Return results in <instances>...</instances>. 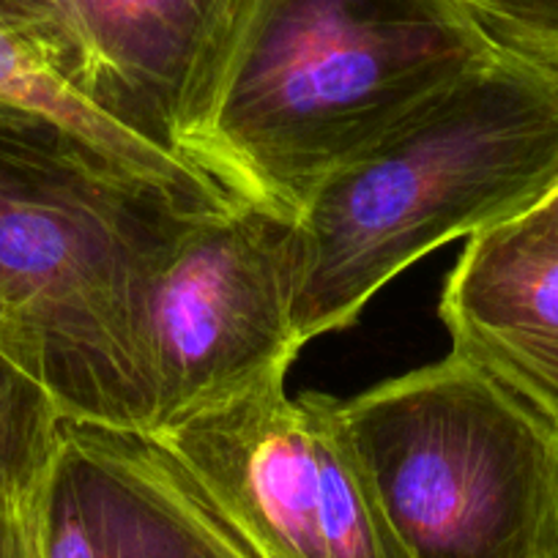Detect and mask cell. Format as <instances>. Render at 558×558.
Masks as SVG:
<instances>
[{
    "mask_svg": "<svg viewBox=\"0 0 558 558\" xmlns=\"http://www.w3.org/2000/svg\"><path fill=\"white\" fill-rule=\"evenodd\" d=\"M507 50L558 69V0H454Z\"/></svg>",
    "mask_w": 558,
    "mask_h": 558,
    "instance_id": "cell-12",
    "label": "cell"
},
{
    "mask_svg": "<svg viewBox=\"0 0 558 558\" xmlns=\"http://www.w3.org/2000/svg\"><path fill=\"white\" fill-rule=\"evenodd\" d=\"M501 50L454 0H239L181 151L233 201L296 219L320 181Z\"/></svg>",
    "mask_w": 558,
    "mask_h": 558,
    "instance_id": "cell-1",
    "label": "cell"
},
{
    "mask_svg": "<svg viewBox=\"0 0 558 558\" xmlns=\"http://www.w3.org/2000/svg\"><path fill=\"white\" fill-rule=\"evenodd\" d=\"M63 425L66 416L47 386L0 348V496L47 480Z\"/></svg>",
    "mask_w": 558,
    "mask_h": 558,
    "instance_id": "cell-11",
    "label": "cell"
},
{
    "mask_svg": "<svg viewBox=\"0 0 558 558\" xmlns=\"http://www.w3.org/2000/svg\"><path fill=\"white\" fill-rule=\"evenodd\" d=\"M45 558H246L146 433L66 418L41 487Z\"/></svg>",
    "mask_w": 558,
    "mask_h": 558,
    "instance_id": "cell-8",
    "label": "cell"
},
{
    "mask_svg": "<svg viewBox=\"0 0 558 558\" xmlns=\"http://www.w3.org/2000/svg\"><path fill=\"white\" fill-rule=\"evenodd\" d=\"M239 0H0L77 99L184 159V134ZM192 168V165H190Z\"/></svg>",
    "mask_w": 558,
    "mask_h": 558,
    "instance_id": "cell-7",
    "label": "cell"
},
{
    "mask_svg": "<svg viewBox=\"0 0 558 558\" xmlns=\"http://www.w3.org/2000/svg\"><path fill=\"white\" fill-rule=\"evenodd\" d=\"M274 373L146 436L246 558H408L375 504L340 400Z\"/></svg>",
    "mask_w": 558,
    "mask_h": 558,
    "instance_id": "cell-5",
    "label": "cell"
},
{
    "mask_svg": "<svg viewBox=\"0 0 558 558\" xmlns=\"http://www.w3.org/2000/svg\"><path fill=\"white\" fill-rule=\"evenodd\" d=\"M41 487L0 496V558H45Z\"/></svg>",
    "mask_w": 558,
    "mask_h": 558,
    "instance_id": "cell-13",
    "label": "cell"
},
{
    "mask_svg": "<svg viewBox=\"0 0 558 558\" xmlns=\"http://www.w3.org/2000/svg\"><path fill=\"white\" fill-rule=\"evenodd\" d=\"M525 214H534V217H539L542 222L553 225V228H558V186L556 190L547 192L545 197H542L539 203H536L534 208H529Z\"/></svg>",
    "mask_w": 558,
    "mask_h": 558,
    "instance_id": "cell-14",
    "label": "cell"
},
{
    "mask_svg": "<svg viewBox=\"0 0 558 558\" xmlns=\"http://www.w3.org/2000/svg\"><path fill=\"white\" fill-rule=\"evenodd\" d=\"M340 418L408 558H558V430L469 356L340 400Z\"/></svg>",
    "mask_w": 558,
    "mask_h": 558,
    "instance_id": "cell-4",
    "label": "cell"
},
{
    "mask_svg": "<svg viewBox=\"0 0 558 558\" xmlns=\"http://www.w3.org/2000/svg\"><path fill=\"white\" fill-rule=\"evenodd\" d=\"M217 208L0 105V348L63 416L151 430L148 291L192 219Z\"/></svg>",
    "mask_w": 558,
    "mask_h": 558,
    "instance_id": "cell-2",
    "label": "cell"
},
{
    "mask_svg": "<svg viewBox=\"0 0 558 558\" xmlns=\"http://www.w3.org/2000/svg\"><path fill=\"white\" fill-rule=\"evenodd\" d=\"M558 186V69L504 47L318 184L296 214L293 326L348 329L400 271Z\"/></svg>",
    "mask_w": 558,
    "mask_h": 558,
    "instance_id": "cell-3",
    "label": "cell"
},
{
    "mask_svg": "<svg viewBox=\"0 0 558 558\" xmlns=\"http://www.w3.org/2000/svg\"><path fill=\"white\" fill-rule=\"evenodd\" d=\"M296 271L291 217L233 203L192 219L146 302L151 430L291 369L304 348L293 326Z\"/></svg>",
    "mask_w": 558,
    "mask_h": 558,
    "instance_id": "cell-6",
    "label": "cell"
},
{
    "mask_svg": "<svg viewBox=\"0 0 558 558\" xmlns=\"http://www.w3.org/2000/svg\"><path fill=\"white\" fill-rule=\"evenodd\" d=\"M0 105L17 107V110L34 112V116L58 123L69 134L83 140L85 146L96 148L140 179L168 186L179 195L195 197V201L214 203V206L233 203V197L225 195L211 179L197 173L195 168L148 146L134 134L123 132L121 126L99 116L94 107L77 99L47 69L39 52L7 23L3 14H0Z\"/></svg>",
    "mask_w": 558,
    "mask_h": 558,
    "instance_id": "cell-10",
    "label": "cell"
},
{
    "mask_svg": "<svg viewBox=\"0 0 558 558\" xmlns=\"http://www.w3.org/2000/svg\"><path fill=\"white\" fill-rule=\"evenodd\" d=\"M438 318L452 351L558 430V228L520 214L469 235L444 282Z\"/></svg>",
    "mask_w": 558,
    "mask_h": 558,
    "instance_id": "cell-9",
    "label": "cell"
}]
</instances>
